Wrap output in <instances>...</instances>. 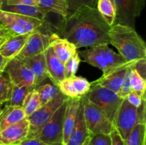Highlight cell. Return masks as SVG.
<instances>
[{"label": "cell", "mask_w": 146, "mask_h": 145, "mask_svg": "<svg viewBox=\"0 0 146 145\" xmlns=\"http://www.w3.org/2000/svg\"><path fill=\"white\" fill-rule=\"evenodd\" d=\"M63 20L59 28L62 38L74 44L77 49L110 44L111 26L96 8L82 7Z\"/></svg>", "instance_id": "1"}, {"label": "cell", "mask_w": 146, "mask_h": 145, "mask_svg": "<svg viewBox=\"0 0 146 145\" xmlns=\"http://www.w3.org/2000/svg\"><path fill=\"white\" fill-rule=\"evenodd\" d=\"M109 41L127 62L135 63L146 58L145 43L135 28L114 24L110 28Z\"/></svg>", "instance_id": "2"}, {"label": "cell", "mask_w": 146, "mask_h": 145, "mask_svg": "<svg viewBox=\"0 0 146 145\" xmlns=\"http://www.w3.org/2000/svg\"><path fill=\"white\" fill-rule=\"evenodd\" d=\"M78 53L86 63L101 70L103 75L127 62L118 53L112 50L107 44L90 47L84 51H78Z\"/></svg>", "instance_id": "3"}, {"label": "cell", "mask_w": 146, "mask_h": 145, "mask_svg": "<svg viewBox=\"0 0 146 145\" xmlns=\"http://www.w3.org/2000/svg\"><path fill=\"white\" fill-rule=\"evenodd\" d=\"M84 96L113 123L115 115L123 98L108 88L94 84Z\"/></svg>", "instance_id": "4"}, {"label": "cell", "mask_w": 146, "mask_h": 145, "mask_svg": "<svg viewBox=\"0 0 146 145\" xmlns=\"http://www.w3.org/2000/svg\"><path fill=\"white\" fill-rule=\"evenodd\" d=\"M84 117L89 136L96 134H110L115 127L105 115L85 96L81 97Z\"/></svg>", "instance_id": "5"}, {"label": "cell", "mask_w": 146, "mask_h": 145, "mask_svg": "<svg viewBox=\"0 0 146 145\" xmlns=\"http://www.w3.org/2000/svg\"><path fill=\"white\" fill-rule=\"evenodd\" d=\"M68 99L61 92L51 100L27 118L29 123V130L27 138H38L43 127L53 116L58 107Z\"/></svg>", "instance_id": "6"}, {"label": "cell", "mask_w": 146, "mask_h": 145, "mask_svg": "<svg viewBox=\"0 0 146 145\" xmlns=\"http://www.w3.org/2000/svg\"><path fill=\"white\" fill-rule=\"evenodd\" d=\"M45 21L0 9V24L15 35L41 31Z\"/></svg>", "instance_id": "7"}, {"label": "cell", "mask_w": 146, "mask_h": 145, "mask_svg": "<svg viewBox=\"0 0 146 145\" xmlns=\"http://www.w3.org/2000/svg\"><path fill=\"white\" fill-rule=\"evenodd\" d=\"M138 122L139 113L138 108L133 106L125 98H123L115 115L113 125L124 141L126 140Z\"/></svg>", "instance_id": "8"}, {"label": "cell", "mask_w": 146, "mask_h": 145, "mask_svg": "<svg viewBox=\"0 0 146 145\" xmlns=\"http://www.w3.org/2000/svg\"><path fill=\"white\" fill-rule=\"evenodd\" d=\"M68 99L57 109L40 132L38 139L47 145L62 144L64 118Z\"/></svg>", "instance_id": "9"}, {"label": "cell", "mask_w": 146, "mask_h": 145, "mask_svg": "<svg viewBox=\"0 0 146 145\" xmlns=\"http://www.w3.org/2000/svg\"><path fill=\"white\" fill-rule=\"evenodd\" d=\"M4 72L14 85L27 86L35 89V80L32 72L21 60L11 58L6 65Z\"/></svg>", "instance_id": "10"}, {"label": "cell", "mask_w": 146, "mask_h": 145, "mask_svg": "<svg viewBox=\"0 0 146 145\" xmlns=\"http://www.w3.org/2000/svg\"><path fill=\"white\" fill-rule=\"evenodd\" d=\"M49 47V35L41 31L31 33L19 53L15 57L19 59L30 58L45 52Z\"/></svg>", "instance_id": "11"}, {"label": "cell", "mask_w": 146, "mask_h": 145, "mask_svg": "<svg viewBox=\"0 0 146 145\" xmlns=\"http://www.w3.org/2000/svg\"><path fill=\"white\" fill-rule=\"evenodd\" d=\"M29 123L26 119L7 127L0 132V145H17L27 138Z\"/></svg>", "instance_id": "12"}, {"label": "cell", "mask_w": 146, "mask_h": 145, "mask_svg": "<svg viewBox=\"0 0 146 145\" xmlns=\"http://www.w3.org/2000/svg\"><path fill=\"white\" fill-rule=\"evenodd\" d=\"M134 63H135L126 62L125 64L113 70L111 72L103 75L101 78L92 83L94 85H99L108 88L118 94L122 86L128 68Z\"/></svg>", "instance_id": "13"}, {"label": "cell", "mask_w": 146, "mask_h": 145, "mask_svg": "<svg viewBox=\"0 0 146 145\" xmlns=\"http://www.w3.org/2000/svg\"><path fill=\"white\" fill-rule=\"evenodd\" d=\"M49 47L56 57L63 63H65L78 50L74 44L56 34L49 36Z\"/></svg>", "instance_id": "14"}, {"label": "cell", "mask_w": 146, "mask_h": 145, "mask_svg": "<svg viewBox=\"0 0 146 145\" xmlns=\"http://www.w3.org/2000/svg\"><path fill=\"white\" fill-rule=\"evenodd\" d=\"M81 98H69L67 102L63 126L62 144L66 145L75 127L78 117Z\"/></svg>", "instance_id": "15"}, {"label": "cell", "mask_w": 146, "mask_h": 145, "mask_svg": "<svg viewBox=\"0 0 146 145\" xmlns=\"http://www.w3.org/2000/svg\"><path fill=\"white\" fill-rule=\"evenodd\" d=\"M116 8V18L115 24L135 28L136 16L135 12L134 0H112Z\"/></svg>", "instance_id": "16"}, {"label": "cell", "mask_w": 146, "mask_h": 145, "mask_svg": "<svg viewBox=\"0 0 146 145\" xmlns=\"http://www.w3.org/2000/svg\"><path fill=\"white\" fill-rule=\"evenodd\" d=\"M29 68L35 80V88L48 78L44 53L30 58L20 59Z\"/></svg>", "instance_id": "17"}, {"label": "cell", "mask_w": 146, "mask_h": 145, "mask_svg": "<svg viewBox=\"0 0 146 145\" xmlns=\"http://www.w3.org/2000/svg\"><path fill=\"white\" fill-rule=\"evenodd\" d=\"M44 55L48 78L54 85L58 86L59 82L65 78L64 63L56 57L50 47L46 50Z\"/></svg>", "instance_id": "18"}, {"label": "cell", "mask_w": 146, "mask_h": 145, "mask_svg": "<svg viewBox=\"0 0 146 145\" xmlns=\"http://www.w3.org/2000/svg\"><path fill=\"white\" fill-rule=\"evenodd\" d=\"M31 34L21 35L14 34L9 36L0 48V55L8 59L15 58L24 46Z\"/></svg>", "instance_id": "19"}, {"label": "cell", "mask_w": 146, "mask_h": 145, "mask_svg": "<svg viewBox=\"0 0 146 145\" xmlns=\"http://www.w3.org/2000/svg\"><path fill=\"white\" fill-rule=\"evenodd\" d=\"M89 137V134L86 126L84 117V109L81 101L80 102L78 117L75 127L66 145H84Z\"/></svg>", "instance_id": "20"}, {"label": "cell", "mask_w": 146, "mask_h": 145, "mask_svg": "<svg viewBox=\"0 0 146 145\" xmlns=\"http://www.w3.org/2000/svg\"><path fill=\"white\" fill-rule=\"evenodd\" d=\"M26 118L25 113L21 107L5 105L0 112V132L7 127L17 123Z\"/></svg>", "instance_id": "21"}, {"label": "cell", "mask_w": 146, "mask_h": 145, "mask_svg": "<svg viewBox=\"0 0 146 145\" xmlns=\"http://www.w3.org/2000/svg\"><path fill=\"white\" fill-rule=\"evenodd\" d=\"M1 10L21 14L45 21L48 13L35 5H6L2 4Z\"/></svg>", "instance_id": "22"}, {"label": "cell", "mask_w": 146, "mask_h": 145, "mask_svg": "<svg viewBox=\"0 0 146 145\" xmlns=\"http://www.w3.org/2000/svg\"><path fill=\"white\" fill-rule=\"evenodd\" d=\"M36 6L46 12L55 13L61 16L63 19L67 17L66 0H36Z\"/></svg>", "instance_id": "23"}, {"label": "cell", "mask_w": 146, "mask_h": 145, "mask_svg": "<svg viewBox=\"0 0 146 145\" xmlns=\"http://www.w3.org/2000/svg\"><path fill=\"white\" fill-rule=\"evenodd\" d=\"M96 9L110 26L115 24L116 8L112 0H98Z\"/></svg>", "instance_id": "24"}, {"label": "cell", "mask_w": 146, "mask_h": 145, "mask_svg": "<svg viewBox=\"0 0 146 145\" xmlns=\"http://www.w3.org/2000/svg\"><path fill=\"white\" fill-rule=\"evenodd\" d=\"M42 107L40 100L39 95L36 90H31L24 99L21 108L24 110L27 118L32 115L33 113L38 110Z\"/></svg>", "instance_id": "25"}, {"label": "cell", "mask_w": 146, "mask_h": 145, "mask_svg": "<svg viewBox=\"0 0 146 145\" xmlns=\"http://www.w3.org/2000/svg\"><path fill=\"white\" fill-rule=\"evenodd\" d=\"M34 89V88H29V87L17 86V85H13L11 98L6 103V105L21 107L26 96Z\"/></svg>", "instance_id": "26"}, {"label": "cell", "mask_w": 146, "mask_h": 145, "mask_svg": "<svg viewBox=\"0 0 146 145\" xmlns=\"http://www.w3.org/2000/svg\"><path fill=\"white\" fill-rule=\"evenodd\" d=\"M145 124H137L125 141V145H145Z\"/></svg>", "instance_id": "27"}, {"label": "cell", "mask_w": 146, "mask_h": 145, "mask_svg": "<svg viewBox=\"0 0 146 145\" xmlns=\"http://www.w3.org/2000/svg\"><path fill=\"white\" fill-rule=\"evenodd\" d=\"M39 95L41 105H44L53 99L59 92L57 85L54 84H44L35 88Z\"/></svg>", "instance_id": "28"}, {"label": "cell", "mask_w": 146, "mask_h": 145, "mask_svg": "<svg viewBox=\"0 0 146 145\" xmlns=\"http://www.w3.org/2000/svg\"><path fill=\"white\" fill-rule=\"evenodd\" d=\"M131 85L132 91L136 92L142 98H145L146 81L133 66L131 73Z\"/></svg>", "instance_id": "29"}, {"label": "cell", "mask_w": 146, "mask_h": 145, "mask_svg": "<svg viewBox=\"0 0 146 145\" xmlns=\"http://www.w3.org/2000/svg\"><path fill=\"white\" fill-rule=\"evenodd\" d=\"M13 84L4 73L0 75V104L4 105L9 100L12 92Z\"/></svg>", "instance_id": "30"}, {"label": "cell", "mask_w": 146, "mask_h": 145, "mask_svg": "<svg viewBox=\"0 0 146 145\" xmlns=\"http://www.w3.org/2000/svg\"><path fill=\"white\" fill-rule=\"evenodd\" d=\"M70 78L72 81L73 88L75 92H76L78 98H81L85 95L91 89V82H88L87 79H86L84 77L74 75Z\"/></svg>", "instance_id": "31"}, {"label": "cell", "mask_w": 146, "mask_h": 145, "mask_svg": "<svg viewBox=\"0 0 146 145\" xmlns=\"http://www.w3.org/2000/svg\"><path fill=\"white\" fill-rule=\"evenodd\" d=\"M97 1L98 0H66L67 7V17L82 7L96 8Z\"/></svg>", "instance_id": "32"}, {"label": "cell", "mask_w": 146, "mask_h": 145, "mask_svg": "<svg viewBox=\"0 0 146 145\" xmlns=\"http://www.w3.org/2000/svg\"><path fill=\"white\" fill-rule=\"evenodd\" d=\"M81 63V57L77 51L66 62L64 63V73L65 78H70L76 75Z\"/></svg>", "instance_id": "33"}, {"label": "cell", "mask_w": 146, "mask_h": 145, "mask_svg": "<svg viewBox=\"0 0 146 145\" xmlns=\"http://www.w3.org/2000/svg\"><path fill=\"white\" fill-rule=\"evenodd\" d=\"M89 145H111V138L110 134H96L89 136L88 139Z\"/></svg>", "instance_id": "34"}, {"label": "cell", "mask_w": 146, "mask_h": 145, "mask_svg": "<svg viewBox=\"0 0 146 145\" xmlns=\"http://www.w3.org/2000/svg\"><path fill=\"white\" fill-rule=\"evenodd\" d=\"M133 65H132L129 68H128V71H127L126 72V75H125V78H124L121 90H120L119 92L118 93V95H119L121 98H125V97L132 91V88H131V69H132Z\"/></svg>", "instance_id": "35"}, {"label": "cell", "mask_w": 146, "mask_h": 145, "mask_svg": "<svg viewBox=\"0 0 146 145\" xmlns=\"http://www.w3.org/2000/svg\"><path fill=\"white\" fill-rule=\"evenodd\" d=\"M125 98L128 101L130 104H131L133 106L135 107L136 108L139 107L142 105L143 100H145V98H142L141 95L133 91H131Z\"/></svg>", "instance_id": "36"}, {"label": "cell", "mask_w": 146, "mask_h": 145, "mask_svg": "<svg viewBox=\"0 0 146 145\" xmlns=\"http://www.w3.org/2000/svg\"><path fill=\"white\" fill-rule=\"evenodd\" d=\"M3 4L6 5H35L36 0H2Z\"/></svg>", "instance_id": "37"}, {"label": "cell", "mask_w": 146, "mask_h": 145, "mask_svg": "<svg viewBox=\"0 0 146 145\" xmlns=\"http://www.w3.org/2000/svg\"><path fill=\"white\" fill-rule=\"evenodd\" d=\"M134 68L136 70L137 72L145 79L146 72V58L139 60L134 63Z\"/></svg>", "instance_id": "38"}, {"label": "cell", "mask_w": 146, "mask_h": 145, "mask_svg": "<svg viewBox=\"0 0 146 145\" xmlns=\"http://www.w3.org/2000/svg\"><path fill=\"white\" fill-rule=\"evenodd\" d=\"M110 135L111 138V145H125V141L115 129L113 130Z\"/></svg>", "instance_id": "39"}, {"label": "cell", "mask_w": 146, "mask_h": 145, "mask_svg": "<svg viewBox=\"0 0 146 145\" xmlns=\"http://www.w3.org/2000/svg\"><path fill=\"white\" fill-rule=\"evenodd\" d=\"M17 145H47L38 138H27Z\"/></svg>", "instance_id": "40"}, {"label": "cell", "mask_w": 146, "mask_h": 145, "mask_svg": "<svg viewBox=\"0 0 146 145\" xmlns=\"http://www.w3.org/2000/svg\"><path fill=\"white\" fill-rule=\"evenodd\" d=\"M145 0H134V6H135V12L136 18L141 16L143 9L145 7Z\"/></svg>", "instance_id": "41"}, {"label": "cell", "mask_w": 146, "mask_h": 145, "mask_svg": "<svg viewBox=\"0 0 146 145\" xmlns=\"http://www.w3.org/2000/svg\"><path fill=\"white\" fill-rule=\"evenodd\" d=\"M11 35H14V34L11 32L9 29H7V28L3 26L1 24H0V39Z\"/></svg>", "instance_id": "42"}, {"label": "cell", "mask_w": 146, "mask_h": 145, "mask_svg": "<svg viewBox=\"0 0 146 145\" xmlns=\"http://www.w3.org/2000/svg\"><path fill=\"white\" fill-rule=\"evenodd\" d=\"M9 60L10 59L4 58L2 55H0V75H1L4 72V69L6 68V65L8 63Z\"/></svg>", "instance_id": "43"}, {"label": "cell", "mask_w": 146, "mask_h": 145, "mask_svg": "<svg viewBox=\"0 0 146 145\" xmlns=\"http://www.w3.org/2000/svg\"><path fill=\"white\" fill-rule=\"evenodd\" d=\"M9 36H7V37H4V38H1V39H0V48H1V45H2L3 44H4V41H6V40H7V38H8Z\"/></svg>", "instance_id": "44"}, {"label": "cell", "mask_w": 146, "mask_h": 145, "mask_svg": "<svg viewBox=\"0 0 146 145\" xmlns=\"http://www.w3.org/2000/svg\"><path fill=\"white\" fill-rule=\"evenodd\" d=\"M2 4H3L2 0H0V9H1V6H2Z\"/></svg>", "instance_id": "45"}, {"label": "cell", "mask_w": 146, "mask_h": 145, "mask_svg": "<svg viewBox=\"0 0 146 145\" xmlns=\"http://www.w3.org/2000/svg\"><path fill=\"white\" fill-rule=\"evenodd\" d=\"M3 105H1V104H0V112H1V109H2V107H3Z\"/></svg>", "instance_id": "46"}, {"label": "cell", "mask_w": 146, "mask_h": 145, "mask_svg": "<svg viewBox=\"0 0 146 145\" xmlns=\"http://www.w3.org/2000/svg\"><path fill=\"white\" fill-rule=\"evenodd\" d=\"M84 145H89V144H88V140H87V142H86L85 144H84Z\"/></svg>", "instance_id": "47"}, {"label": "cell", "mask_w": 146, "mask_h": 145, "mask_svg": "<svg viewBox=\"0 0 146 145\" xmlns=\"http://www.w3.org/2000/svg\"><path fill=\"white\" fill-rule=\"evenodd\" d=\"M54 145H63L62 144H54Z\"/></svg>", "instance_id": "48"}]
</instances>
